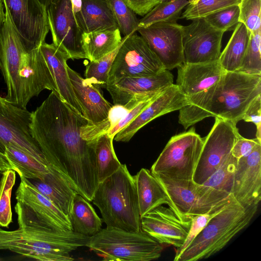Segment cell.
I'll list each match as a JSON object with an SVG mask.
<instances>
[{
	"label": "cell",
	"instance_id": "11",
	"mask_svg": "<svg viewBox=\"0 0 261 261\" xmlns=\"http://www.w3.org/2000/svg\"><path fill=\"white\" fill-rule=\"evenodd\" d=\"M164 69L144 39L135 32L123 38L109 71L108 83L125 77L153 75Z\"/></svg>",
	"mask_w": 261,
	"mask_h": 261
},
{
	"label": "cell",
	"instance_id": "41",
	"mask_svg": "<svg viewBox=\"0 0 261 261\" xmlns=\"http://www.w3.org/2000/svg\"><path fill=\"white\" fill-rule=\"evenodd\" d=\"M238 5L230 6L211 13L203 18L212 27L224 32L239 22Z\"/></svg>",
	"mask_w": 261,
	"mask_h": 261
},
{
	"label": "cell",
	"instance_id": "28",
	"mask_svg": "<svg viewBox=\"0 0 261 261\" xmlns=\"http://www.w3.org/2000/svg\"><path fill=\"white\" fill-rule=\"evenodd\" d=\"M69 217L72 230L77 233L91 237L101 229L102 219L90 202L78 193L73 199Z\"/></svg>",
	"mask_w": 261,
	"mask_h": 261
},
{
	"label": "cell",
	"instance_id": "42",
	"mask_svg": "<svg viewBox=\"0 0 261 261\" xmlns=\"http://www.w3.org/2000/svg\"><path fill=\"white\" fill-rule=\"evenodd\" d=\"M226 205L214 212L204 214L192 216L189 217L191 220L190 230L182 246L178 248H176L174 258V261H176L177 258L181 253L190 245L194 239L205 227L210 220L218 214Z\"/></svg>",
	"mask_w": 261,
	"mask_h": 261
},
{
	"label": "cell",
	"instance_id": "34",
	"mask_svg": "<svg viewBox=\"0 0 261 261\" xmlns=\"http://www.w3.org/2000/svg\"><path fill=\"white\" fill-rule=\"evenodd\" d=\"M121 44L115 50L99 60L90 61L86 66L85 72V79L88 82L99 88H106L109 71Z\"/></svg>",
	"mask_w": 261,
	"mask_h": 261
},
{
	"label": "cell",
	"instance_id": "53",
	"mask_svg": "<svg viewBox=\"0 0 261 261\" xmlns=\"http://www.w3.org/2000/svg\"><path fill=\"white\" fill-rule=\"evenodd\" d=\"M189 2V3H193L197 0H188Z\"/></svg>",
	"mask_w": 261,
	"mask_h": 261
},
{
	"label": "cell",
	"instance_id": "49",
	"mask_svg": "<svg viewBox=\"0 0 261 261\" xmlns=\"http://www.w3.org/2000/svg\"><path fill=\"white\" fill-rule=\"evenodd\" d=\"M4 6L2 0H0V30L6 19V13L4 12Z\"/></svg>",
	"mask_w": 261,
	"mask_h": 261
},
{
	"label": "cell",
	"instance_id": "17",
	"mask_svg": "<svg viewBox=\"0 0 261 261\" xmlns=\"http://www.w3.org/2000/svg\"><path fill=\"white\" fill-rule=\"evenodd\" d=\"M182 25L184 63H202L218 60L224 33L215 29L203 18Z\"/></svg>",
	"mask_w": 261,
	"mask_h": 261
},
{
	"label": "cell",
	"instance_id": "2",
	"mask_svg": "<svg viewBox=\"0 0 261 261\" xmlns=\"http://www.w3.org/2000/svg\"><path fill=\"white\" fill-rule=\"evenodd\" d=\"M0 30V69L7 87L5 98L26 108L30 100L47 89L56 93L48 66L39 48L31 49L23 42L5 9Z\"/></svg>",
	"mask_w": 261,
	"mask_h": 261
},
{
	"label": "cell",
	"instance_id": "30",
	"mask_svg": "<svg viewBox=\"0 0 261 261\" xmlns=\"http://www.w3.org/2000/svg\"><path fill=\"white\" fill-rule=\"evenodd\" d=\"M251 33L239 22L218 59L224 71H238L247 49Z\"/></svg>",
	"mask_w": 261,
	"mask_h": 261
},
{
	"label": "cell",
	"instance_id": "22",
	"mask_svg": "<svg viewBox=\"0 0 261 261\" xmlns=\"http://www.w3.org/2000/svg\"><path fill=\"white\" fill-rule=\"evenodd\" d=\"M39 49L48 66L56 88V94L75 111L84 116L74 93L67 71V61L70 59L69 56L53 43L48 44L44 42L40 46Z\"/></svg>",
	"mask_w": 261,
	"mask_h": 261
},
{
	"label": "cell",
	"instance_id": "26",
	"mask_svg": "<svg viewBox=\"0 0 261 261\" xmlns=\"http://www.w3.org/2000/svg\"><path fill=\"white\" fill-rule=\"evenodd\" d=\"M141 218L163 204H167L180 218L165 190L156 178L148 169L142 168L134 176Z\"/></svg>",
	"mask_w": 261,
	"mask_h": 261
},
{
	"label": "cell",
	"instance_id": "29",
	"mask_svg": "<svg viewBox=\"0 0 261 261\" xmlns=\"http://www.w3.org/2000/svg\"><path fill=\"white\" fill-rule=\"evenodd\" d=\"M13 170L19 176L28 179H36L44 181L46 175L52 169L50 165L46 166L17 146L9 144L4 151Z\"/></svg>",
	"mask_w": 261,
	"mask_h": 261
},
{
	"label": "cell",
	"instance_id": "7",
	"mask_svg": "<svg viewBox=\"0 0 261 261\" xmlns=\"http://www.w3.org/2000/svg\"><path fill=\"white\" fill-rule=\"evenodd\" d=\"M87 247L106 261L155 260L165 248L142 230L129 231L108 226L91 237Z\"/></svg>",
	"mask_w": 261,
	"mask_h": 261
},
{
	"label": "cell",
	"instance_id": "44",
	"mask_svg": "<svg viewBox=\"0 0 261 261\" xmlns=\"http://www.w3.org/2000/svg\"><path fill=\"white\" fill-rule=\"evenodd\" d=\"M258 144H261V142L256 138L248 139L240 135L232 147L231 154L239 160L249 155Z\"/></svg>",
	"mask_w": 261,
	"mask_h": 261
},
{
	"label": "cell",
	"instance_id": "4",
	"mask_svg": "<svg viewBox=\"0 0 261 261\" xmlns=\"http://www.w3.org/2000/svg\"><path fill=\"white\" fill-rule=\"evenodd\" d=\"M89 239L73 230L31 227L7 230L0 227V250H9L38 260H73L70 253L87 247Z\"/></svg>",
	"mask_w": 261,
	"mask_h": 261
},
{
	"label": "cell",
	"instance_id": "46",
	"mask_svg": "<svg viewBox=\"0 0 261 261\" xmlns=\"http://www.w3.org/2000/svg\"><path fill=\"white\" fill-rule=\"evenodd\" d=\"M123 1L136 14L144 16L161 3V0H123Z\"/></svg>",
	"mask_w": 261,
	"mask_h": 261
},
{
	"label": "cell",
	"instance_id": "16",
	"mask_svg": "<svg viewBox=\"0 0 261 261\" xmlns=\"http://www.w3.org/2000/svg\"><path fill=\"white\" fill-rule=\"evenodd\" d=\"M166 70L184 63L182 25L177 22H158L137 31Z\"/></svg>",
	"mask_w": 261,
	"mask_h": 261
},
{
	"label": "cell",
	"instance_id": "25",
	"mask_svg": "<svg viewBox=\"0 0 261 261\" xmlns=\"http://www.w3.org/2000/svg\"><path fill=\"white\" fill-rule=\"evenodd\" d=\"M80 11L74 15L82 33L118 29L110 0H81Z\"/></svg>",
	"mask_w": 261,
	"mask_h": 261
},
{
	"label": "cell",
	"instance_id": "23",
	"mask_svg": "<svg viewBox=\"0 0 261 261\" xmlns=\"http://www.w3.org/2000/svg\"><path fill=\"white\" fill-rule=\"evenodd\" d=\"M67 71L84 117L92 124L106 119L113 105L104 98L100 88L88 82L68 65Z\"/></svg>",
	"mask_w": 261,
	"mask_h": 261
},
{
	"label": "cell",
	"instance_id": "36",
	"mask_svg": "<svg viewBox=\"0 0 261 261\" xmlns=\"http://www.w3.org/2000/svg\"><path fill=\"white\" fill-rule=\"evenodd\" d=\"M16 180V172L8 169L4 172L0 188V227H8L12 222L11 196Z\"/></svg>",
	"mask_w": 261,
	"mask_h": 261
},
{
	"label": "cell",
	"instance_id": "52",
	"mask_svg": "<svg viewBox=\"0 0 261 261\" xmlns=\"http://www.w3.org/2000/svg\"><path fill=\"white\" fill-rule=\"evenodd\" d=\"M4 172V171H2L0 170V188H1V183H2V181Z\"/></svg>",
	"mask_w": 261,
	"mask_h": 261
},
{
	"label": "cell",
	"instance_id": "10",
	"mask_svg": "<svg viewBox=\"0 0 261 261\" xmlns=\"http://www.w3.org/2000/svg\"><path fill=\"white\" fill-rule=\"evenodd\" d=\"M153 175L165 190L178 214L184 218L215 211L234 199L231 194L197 184L192 180H173Z\"/></svg>",
	"mask_w": 261,
	"mask_h": 261
},
{
	"label": "cell",
	"instance_id": "6",
	"mask_svg": "<svg viewBox=\"0 0 261 261\" xmlns=\"http://www.w3.org/2000/svg\"><path fill=\"white\" fill-rule=\"evenodd\" d=\"M258 206L245 208L234 199L210 220L176 261H196L219 252L248 225Z\"/></svg>",
	"mask_w": 261,
	"mask_h": 261
},
{
	"label": "cell",
	"instance_id": "14",
	"mask_svg": "<svg viewBox=\"0 0 261 261\" xmlns=\"http://www.w3.org/2000/svg\"><path fill=\"white\" fill-rule=\"evenodd\" d=\"M14 26L30 49L45 42L49 27L47 9L38 0H2Z\"/></svg>",
	"mask_w": 261,
	"mask_h": 261
},
{
	"label": "cell",
	"instance_id": "47",
	"mask_svg": "<svg viewBox=\"0 0 261 261\" xmlns=\"http://www.w3.org/2000/svg\"><path fill=\"white\" fill-rule=\"evenodd\" d=\"M8 169H13L12 166L5 154L0 152V170L5 171Z\"/></svg>",
	"mask_w": 261,
	"mask_h": 261
},
{
	"label": "cell",
	"instance_id": "35",
	"mask_svg": "<svg viewBox=\"0 0 261 261\" xmlns=\"http://www.w3.org/2000/svg\"><path fill=\"white\" fill-rule=\"evenodd\" d=\"M241 0H197L189 3L180 18L193 20L203 18L226 7L238 5Z\"/></svg>",
	"mask_w": 261,
	"mask_h": 261
},
{
	"label": "cell",
	"instance_id": "32",
	"mask_svg": "<svg viewBox=\"0 0 261 261\" xmlns=\"http://www.w3.org/2000/svg\"><path fill=\"white\" fill-rule=\"evenodd\" d=\"M188 0L162 2L139 20V28H145L158 22H176Z\"/></svg>",
	"mask_w": 261,
	"mask_h": 261
},
{
	"label": "cell",
	"instance_id": "43",
	"mask_svg": "<svg viewBox=\"0 0 261 261\" xmlns=\"http://www.w3.org/2000/svg\"><path fill=\"white\" fill-rule=\"evenodd\" d=\"M160 93L140 101L134 108L129 110L123 117L109 129L107 133L109 136L114 139L116 134L137 117Z\"/></svg>",
	"mask_w": 261,
	"mask_h": 261
},
{
	"label": "cell",
	"instance_id": "38",
	"mask_svg": "<svg viewBox=\"0 0 261 261\" xmlns=\"http://www.w3.org/2000/svg\"><path fill=\"white\" fill-rule=\"evenodd\" d=\"M261 32L250 35L249 45L238 71L261 75Z\"/></svg>",
	"mask_w": 261,
	"mask_h": 261
},
{
	"label": "cell",
	"instance_id": "9",
	"mask_svg": "<svg viewBox=\"0 0 261 261\" xmlns=\"http://www.w3.org/2000/svg\"><path fill=\"white\" fill-rule=\"evenodd\" d=\"M203 141L194 127L172 136L151 166L150 172L173 180H192Z\"/></svg>",
	"mask_w": 261,
	"mask_h": 261
},
{
	"label": "cell",
	"instance_id": "21",
	"mask_svg": "<svg viewBox=\"0 0 261 261\" xmlns=\"http://www.w3.org/2000/svg\"><path fill=\"white\" fill-rule=\"evenodd\" d=\"M188 103V97L176 84H173L162 91L137 117L118 132L113 140L127 142L149 122L166 114L179 110Z\"/></svg>",
	"mask_w": 261,
	"mask_h": 261
},
{
	"label": "cell",
	"instance_id": "15",
	"mask_svg": "<svg viewBox=\"0 0 261 261\" xmlns=\"http://www.w3.org/2000/svg\"><path fill=\"white\" fill-rule=\"evenodd\" d=\"M47 13L53 43L72 60L88 59L70 0H53L47 9Z\"/></svg>",
	"mask_w": 261,
	"mask_h": 261
},
{
	"label": "cell",
	"instance_id": "54",
	"mask_svg": "<svg viewBox=\"0 0 261 261\" xmlns=\"http://www.w3.org/2000/svg\"><path fill=\"white\" fill-rule=\"evenodd\" d=\"M172 1V0H161V2H166V1Z\"/></svg>",
	"mask_w": 261,
	"mask_h": 261
},
{
	"label": "cell",
	"instance_id": "5",
	"mask_svg": "<svg viewBox=\"0 0 261 261\" xmlns=\"http://www.w3.org/2000/svg\"><path fill=\"white\" fill-rule=\"evenodd\" d=\"M92 201L107 226L129 231L142 230L135 180L125 164L98 184Z\"/></svg>",
	"mask_w": 261,
	"mask_h": 261
},
{
	"label": "cell",
	"instance_id": "3",
	"mask_svg": "<svg viewBox=\"0 0 261 261\" xmlns=\"http://www.w3.org/2000/svg\"><path fill=\"white\" fill-rule=\"evenodd\" d=\"M261 95V75L224 71L209 88L188 97L189 103L179 111L178 122L185 129L210 117L237 124L251 102Z\"/></svg>",
	"mask_w": 261,
	"mask_h": 261
},
{
	"label": "cell",
	"instance_id": "40",
	"mask_svg": "<svg viewBox=\"0 0 261 261\" xmlns=\"http://www.w3.org/2000/svg\"><path fill=\"white\" fill-rule=\"evenodd\" d=\"M38 191L67 215L69 214L75 196L67 194L49 184L36 179H29Z\"/></svg>",
	"mask_w": 261,
	"mask_h": 261
},
{
	"label": "cell",
	"instance_id": "24",
	"mask_svg": "<svg viewBox=\"0 0 261 261\" xmlns=\"http://www.w3.org/2000/svg\"><path fill=\"white\" fill-rule=\"evenodd\" d=\"M223 72L219 60L202 63H183L177 67L176 85L189 97L215 84Z\"/></svg>",
	"mask_w": 261,
	"mask_h": 261
},
{
	"label": "cell",
	"instance_id": "27",
	"mask_svg": "<svg viewBox=\"0 0 261 261\" xmlns=\"http://www.w3.org/2000/svg\"><path fill=\"white\" fill-rule=\"evenodd\" d=\"M83 49L90 61H95L117 48L122 41L119 29L82 34Z\"/></svg>",
	"mask_w": 261,
	"mask_h": 261
},
{
	"label": "cell",
	"instance_id": "39",
	"mask_svg": "<svg viewBox=\"0 0 261 261\" xmlns=\"http://www.w3.org/2000/svg\"><path fill=\"white\" fill-rule=\"evenodd\" d=\"M238 5L239 22L251 34L261 32V0H241Z\"/></svg>",
	"mask_w": 261,
	"mask_h": 261
},
{
	"label": "cell",
	"instance_id": "50",
	"mask_svg": "<svg viewBox=\"0 0 261 261\" xmlns=\"http://www.w3.org/2000/svg\"><path fill=\"white\" fill-rule=\"evenodd\" d=\"M40 4L43 5L46 9L50 6L53 0H38Z\"/></svg>",
	"mask_w": 261,
	"mask_h": 261
},
{
	"label": "cell",
	"instance_id": "33",
	"mask_svg": "<svg viewBox=\"0 0 261 261\" xmlns=\"http://www.w3.org/2000/svg\"><path fill=\"white\" fill-rule=\"evenodd\" d=\"M238 161V160L231 153L217 170L202 185L231 194Z\"/></svg>",
	"mask_w": 261,
	"mask_h": 261
},
{
	"label": "cell",
	"instance_id": "31",
	"mask_svg": "<svg viewBox=\"0 0 261 261\" xmlns=\"http://www.w3.org/2000/svg\"><path fill=\"white\" fill-rule=\"evenodd\" d=\"M113 141L107 133L94 140L98 184L115 173L121 165L115 154Z\"/></svg>",
	"mask_w": 261,
	"mask_h": 261
},
{
	"label": "cell",
	"instance_id": "48",
	"mask_svg": "<svg viewBox=\"0 0 261 261\" xmlns=\"http://www.w3.org/2000/svg\"><path fill=\"white\" fill-rule=\"evenodd\" d=\"M73 15L77 14L81 9V0H70Z\"/></svg>",
	"mask_w": 261,
	"mask_h": 261
},
{
	"label": "cell",
	"instance_id": "1",
	"mask_svg": "<svg viewBox=\"0 0 261 261\" xmlns=\"http://www.w3.org/2000/svg\"><path fill=\"white\" fill-rule=\"evenodd\" d=\"M90 123L54 92L32 112L31 135L48 163L73 189L92 202L98 185L94 140L81 136Z\"/></svg>",
	"mask_w": 261,
	"mask_h": 261
},
{
	"label": "cell",
	"instance_id": "51",
	"mask_svg": "<svg viewBox=\"0 0 261 261\" xmlns=\"http://www.w3.org/2000/svg\"><path fill=\"white\" fill-rule=\"evenodd\" d=\"M256 138L261 142V125L256 127Z\"/></svg>",
	"mask_w": 261,
	"mask_h": 261
},
{
	"label": "cell",
	"instance_id": "12",
	"mask_svg": "<svg viewBox=\"0 0 261 261\" xmlns=\"http://www.w3.org/2000/svg\"><path fill=\"white\" fill-rule=\"evenodd\" d=\"M215 123L203 144L195 167L193 181L202 185L231 153L232 147L240 135L236 124L215 118Z\"/></svg>",
	"mask_w": 261,
	"mask_h": 261
},
{
	"label": "cell",
	"instance_id": "8",
	"mask_svg": "<svg viewBox=\"0 0 261 261\" xmlns=\"http://www.w3.org/2000/svg\"><path fill=\"white\" fill-rule=\"evenodd\" d=\"M20 177L21 180L15 193L17 203L14 207L18 227L72 230L69 215L41 194L28 179Z\"/></svg>",
	"mask_w": 261,
	"mask_h": 261
},
{
	"label": "cell",
	"instance_id": "19",
	"mask_svg": "<svg viewBox=\"0 0 261 261\" xmlns=\"http://www.w3.org/2000/svg\"><path fill=\"white\" fill-rule=\"evenodd\" d=\"M231 194L245 208L258 205L261 200V144L248 155L239 159Z\"/></svg>",
	"mask_w": 261,
	"mask_h": 261
},
{
	"label": "cell",
	"instance_id": "18",
	"mask_svg": "<svg viewBox=\"0 0 261 261\" xmlns=\"http://www.w3.org/2000/svg\"><path fill=\"white\" fill-rule=\"evenodd\" d=\"M190 218L179 217L171 208L159 206L141 218V230L159 243L180 247L190 228Z\"/></svg>",
	"mask_w": 261,
	"mask_h": 261
},
{
	"label": "cell",
	"instance_id": "20",
	"mask_svg": "<svg viewBox=\"0 0 261 261\" xmlns=\"http://www.w3.org/2000/svg\"><path fill=\"white\" fill-rule=\"evenodd\" d=\"M173 84V74L164 69L150 75L120 78L108 83L106 89L114 105L123 106L135 97L156 95Z\"/></svg>",
	"mask_w": 261,
	"mask_h": 261
},
{
	"label": "cell",
	"instance_id": "45",
	"mask_svg": "<svg viewBox=\"0 0 261 261\" xmlns=\"http://www.w3.org/2000/svg\"><path fill=\"white\" fill-rule=\"evenodd\" d=\"M242 120L253 123L256 127L261 125V95L257 96L249 105Z\"/></svg>",
	"mask_w": 261,
	"mask_h": 261
},
{
	"label": "cell",
	"instance_id": "13",
	"mask_svg": "<svg viewBox=\"0 0 261 261\" xmlns=\"http://www.w3.org/2000/svg\"><path fill=\"white\" fill-rule=\"evenodd\" d=\"M32 112L0 96V152L12 144L43 164L49 166L31 132Z\"/></svg>",
	"mask_w": 261,
	"mask_h": 261
},
{
	"label": "cell",
	"instance_id": "37",
	"mask_svg": "<svg viewBox=\"0 0 261 261\" xmlns=\"http://www.w3.org/2000/svg\"><path fill=\"white\" fill-rule=\"evenodd\" d=\"M118 28L124 36L136 32L139 20L123 0H110Z\"/></svg>",
	"mask_w": 261,
	"mask_h": 261
}]
</instances>
